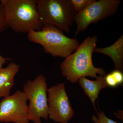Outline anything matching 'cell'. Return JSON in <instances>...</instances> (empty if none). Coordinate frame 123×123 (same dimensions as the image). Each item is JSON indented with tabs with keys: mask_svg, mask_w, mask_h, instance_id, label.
<instances>
[{
	"mask_svg": "<svg viewBox=\"0 0 123 123\" xmlns=\"http://www.w3.org/2000/svg\"><path fill=\"white\" fill-rule=\"evenodd\" d=\"M98 37L88 36L79 44L74 53H72L61 64L62 74L73 84L80 78L86 77L96 78L98 74L104 76L103 69L95 67L92 61V54L96 47Z\"/></svg>",
	"mask_w": 123,
	"mask_h": 123,
	"instance_id": "6da1fadb",
	"label": "cell"
},
{
	"mask_svg": "<svg viewBox=\"0 0 123 123\" xmlns=\"http://www.w3.org/2000/svg\"><path fill=\"white\" fill-rule=\"evenodd\" d=\"M4 8L7 27L17 33L40 30L43 24L40 19L36 0H0Z\"/></svg>",
	"mask_w": 123,
	"mask_h": 123,
	"instance_id": "7a4b0ae2",
	"label": "cell"
},
{
	"mask_svg": "<svg viewBox=\"0 0 123 123\" xmlns=\"http://www.w3.org/2000/svg\"><path fill=\"white\" fill-rule=\"evenodd\" d=\"M27 33L29 41L40 44L46 53L55 57L65 58L80 44L77 40L68 37L63 31L51 24H44L40 30H31Z\"/></svg>",
	"mask_w": 123,
	"mask_h": 123,
	"instance_id": "3957f363",
	"label": "cell"
},
{
	"mask_svg": "<svg viewBox=\"0 0 123 123\" xmlns=\"http://www.w3.org/2000/svg\"><path fill=\"white\" fill-rule=\"evenodd\" d=\"M37 6L43 25L51 24L66 33L70 32L76 14L70 0H38Z\"/></svg>",
	"mask_w": 123,
	"mask_h": 123,
	"instance_id": "277c9868",
	"label": "cell"
},
{
	"mask_svg": "<svg viewBox=\"0 0 123 123\" xmlns=\"http://www.w3.org/2000/svg\"><path fill=\"white\" fill-rule=\"evenodd\" d=\"M48 89L46 77L42 75H38L33 80H28L23 85V92L30 102L29 120L34 123H42L41 118H48Z\"/></svg>",
	"mask_w": 123,
	"mask_h": 123,
	"instance_id": "5b68a950",
	"label": "cell"
},
{
	"mask_svg": "<svg viewBox=\"0 0 123 123\" xmlns=\"http://www.w3.org/2000/svg\"><path fill=\"white\" fill-rule=\"evenodd\" d=\"M121 3L120 0H95L75 15V22L77 25L75 36L85 30L91 24L97 23L114 14Z\"/></svg>",
	"mask_w": 123,
	"mask_h": 123,
	"instance_id": "8992f818",
	"label": "cell"
},
{
	"mask_svg": "<svg viewBox=\"0 0 123 123\" xmlns=\"http://www.w3.org/2000/svg\"><path fill=\"white\" fill-rule=\"evenodd\" d=\"M49 118L57 123H68L75 114L66 93L65 83L48 89Z\"/></svg>",
	"mask_w": 123,
	"mask_h": 123,
	"instance_id": "52a82bcc",
	"label": "cell"
},
{
	"mask_svg": "<svg viewBox=\"0 0 123 123\" xmlns=\"http://www.w3.org/2000/svg\"><path fill=\"white\" fill-rule=\"evenodd\" d=\"M27 101L25 93L19 90L2 98L0 102V122L29 123Z\"/></svg>",
	"mask_w": 123,
	"mask_h": 123,
	"instance_id": "ba28073f",
	"label": "cell"
},
{
	"mask_svg": "<svg viewBox=\"0 0 123 123\" xmlns=\"http://www.w3.org/2000/svg\"><path fill=\"white\" fill-rule=\"evenodd\" d=\"M104 76H97L94 80L88 79L86 77H82L77 82L83 88L86 95L90 99L96 112L97 111L95 101L98 98L99 92L103 89L108 87Z\"/></svg>",
	"mask_w": 123,
	"mask_h": 123,
	"instance_id": "9c48e42d",
	"label": "cell"
},
{
	"mask_svg": "<svg viewBox=\"0 0 123 123\" xmlns=\"http://www.w3.org/2000/svg\"><path fill=\"white\" fill-rule=\"evenodd\" d=\"M19 69V65L13 62L5 68H0V99L9 96L15 84L14 77Z\"/></svg>",
	"mask_w": 123,
	"mask_h": 123,
	"instance_id": "30bf717a",
	"label": "cell"
},
{
	"mask_svg": "<svg viewBox=\"0 0 123 123\" xmlns=\"http://www.w3.org/2000/svg\"><path fill=\"white\" fill-rule=\"evenodd\" d=\"M93 52L108 56L112 59L115 69L122 71L123 68V35L114 44L105 48L95 47Z\"/></svg>",
	"mask_w": 123,
	"mask_h": 123,
	"instance_id": "8fae6325",
	"label": "cell"
},
{
	"mask_svg": "<svg viewBox=\"0 0 123 123\" xmlns=\"http://www.w3.org/2000/svg\"><path fill=\"white\" fill-rule=\"evenodd\" d=\"M104 76L108 87L115 88L123 84V74L121 70L115 69Z\"/></svg>",
	"mask_w": 123,
	"mask_h": 123,
	"instance_id": "7c38bea8",
	"label": "cell"
},
{
	"mask_svg": "<svg viewBox=\"0 0 123 123\" xmlns=\"http://www.w3.org/2000/svg\"><path fill=\"white\" fill-rule=\"evenodd\" d=\"M95 0H70L71 6L76 14L79 13Z\"/></svg>",
	"mask_w": 123,
	"mask_h": 123,
	"instance_id": "4fadbf2b",
	"label": "cell"
},
{
	"mask_svg": "<svg viewBox=\"0 0 123 123\" xmlns=\"http://www.w3.org/2000/svg\"><path fill=\"white\" fill-rule=\"evenodd\" d=\"M97 112V116L93 115L91 117V120L94 123H120L108 118L104 111Z\"/></svg>",
	"mask_w": 123,
	"mask_h": 123,
	"instance_id": "5bb4252c",
	"label": "cell"
},
{
	"mask_svg": "<svg viewBox=\"0 0 123 123\" xmlns=\"http://www.w3.org/2000/svg\"><path fill=\"white\" fill-rule=\"evenodd\" d=\"M7 28L6 21L4 8L0 0V33Z\"/></svg>",
	"mask_w": 123,
	"mask_h": 123,
	"instance_id": "9a60e30c",
	"label": "cell"
},
{
	"mask_svg": "<svg viewBox=\"0 0 123 123\" xmlns=\"http://www.w3.org/2000/svg\"><path fill=\"white\" fill-rule=\"evenodd\" d=\"M11 60L10 58H5L0 55V68H2L3 65L7 63V61Z\"/></svg>",
	"mask_w": 123,
	"mask_h": 123,
	"instance_id": "2e32d148",
	"label": "cell"
},
{
	"mask_svg": "<svg viewBox=\"0 0 123 123\" xmlns=\"http://www.w3.org/2000/svg\"><path fill=\"white\" fill-rule=\"evenodd\" d=\"M115 114L117 118L120 119L123 121V111L118 110V113Z\"/></svg>",
	"mask_w": 123,
	"mask_h": 123,
	"instance_id": "e0dca14e",
	"label": "cell"
}]
</instances>
